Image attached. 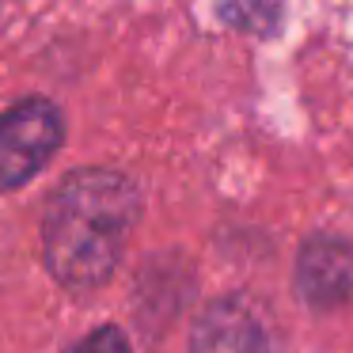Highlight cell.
I'll return each mask as SVG.
<instances>
[{"label": "cell", "instance_id": "cell-1", "mask_svg": "<svg viewBox=\"0 0 353 353\" xmlns=\"http://www.w3.org/2000/svg\"><path fill=\"white\" fill-rule=\"evenodd\" d=\"M141 201L125 175L103 168L72 171L46 209V262L69 289H95L114 274Z\"/></svg>", "mask_w": 353, "mask_h": 353}, {"label": "cell", "instance_id": "cell-2", "mask_svg": "<svg viewBox=\"0 0 353 353\" xmlns=\"http://www.w3.org/2000/svg\"><path fill=\"white\" fill-rule=\"evenodd\" d=\"M61 114L46 99H27L0 118V190H16L54 160Z\"/></svg>", "mask_w": 353, "mask_h": 353}, {"label": "cell", "instance_id": "cell-3", "mask_svg": "<svg viewBox=\"0 0 353 353\" xmlns=\"http://www.w3.org/2000/svg\"><path fill=\"white\" fill-rule=\"evenodd\" d=\"M296 285L312 307H342L353 296V251L334 236H315L300 251Z\"/></svg>", "mask_w": 353, "mask_h": 353}, {"label": "cell", "instance_id": "cell-4", "mask_svg": "<svg viewBox=\"0 0 353 353\" xmlns=\"http://www.w3.org/2000/svg\"><path fill=\"white\" fill-rule=\"evenodd\" d=\"M194 353H274L266 327L243 300H216L194 327Z\"/></svg>", "mask_w": 353, "mask_h": 353}, {"label": "cell", "instance_id": "cell-5", "mask_svg": "<svg viewBox=\"0 0 353 353\" xmlns=\"http://www.w3.org/2000/svg\"><path fill=\"white\" fill-rule=\"evenodd\" d=\"M72 353H133V350H130V342H125V334L118 327H103V330H95V334H88Z\"/></svg>", "mask_w": 353, "mask_h": 353}]
</instances>
